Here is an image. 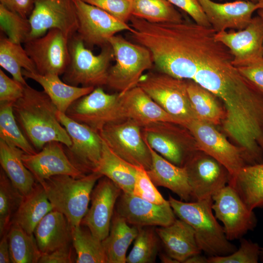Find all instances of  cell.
I'll use <instances>...</instances> for the list:
<instances>
[{
  "label": "cell",
  "mask_w": 263,
  "mask_h": 263,
  "mask_svg": "<svg viewBox=\"0 0 263 263\" xmlns=\"http://www.w3.org/2000/svg\"><path fill=\"white\" fill-rule=\"evenodd\" d=\"M13 110L21 131L37 151L52 141L71 145V138L57 117L58 111L44 91L25 85L23 95L13 104Z\"/></svg>",
  "instance_id": "obj_1"
},
{
  "label": "cell",
  "mask_w": 263,
  "mask_h": 263,
  "mask_svg": "<svg viewBox=\"0 0 263 263\" xmlns=\"http://www.w3.org/2000/svg\"><path fill=\"white\" fill-rule=\"evenodd\" d=\"M168 200L175 215L193 228L200 248L209 257L228 255L237 249L213 214L212 197L184 202L169 195Z\"/></svg>",
  "instance_id": "obj_2"
},
{
  "label": "cell",
  "mask_w": 263,
  "mask_h": 263,
  "mask_svg": "<svg viewBox=\"0 0 263 263\" xmlns=\"http://www.w3.org/2000/svg\"><path fill=\"white\" fill-rule=\"evenodd\" d=\"M94 172L81 178L57 175L39 183L53 209L63 214L71 227L80 225L88 209L95 183L102 177Z\"/></svg>",
  "instance_id": "obj_3"
},
{
  "label": "cell",
  "mask_w": 263,
  "mask_h": 263,
  "mask_svg": "<svg viewBox=\"0 0 263 263\" xmlns=\"http://www.w3.org/2000/svg\"><path fill=\"white\" fill-rule=\"evenodd\" d=\"M70 62L62 79L67 84L81 87H102L107 85L110 63L114 58L111 46L102 47L94 55L76 33L69 40Z\"/></svg>",
  "instance_id": "obj_4"
},
{
  "label": "cell",
  "mask_w": 263,
  "mask_h": 263,
  "mask_svg": "<svg viewBox=\"0 0 263 263\" xmlns=\"http://www.w3.org/2000/svg\"><path fill=\"white\" fill-rule=\"evenodd\" d=\"M115 59L110 67L107 86L123 94L136 86L146 71L151 68L153 58L145 46L128 41L121 35H114L109 39Z\"/></svg>",
  "instance_id": "obj_5"
},
{
  "label": "cell",
  "mask_w": 263,
  "mask_h": 263,
  "mask_svg": "<svg viewBox=\"0 0 263 263\" xmlns=\"http://www.w3.org/2000/svg\"><path fill=\"white\" fill-rule=\"evenodd\" d=\"M137 86L183 126L196 119L188 97L187 80L159 71L149 72L143 75Z\"/></svg>",
  "instance_id": "obj_6"
},
{
  "label": "cell",
  "mask_w": 263,
  "mask_h": 263,
  "mask_svg": "<svg viewBox=\"0 0 263 263\" xmlns=\"http://www.w3.org/2000/svg\"><path fill=\"white\" fill-rule=\"evenodd\" d=\"M143 139L162 157L183 167L197 149L196 141L185 127L169 122H157L141 128Z\"/></svg>",
  "instance_id": "obj_7"
},
{
  "label": "cell",
  "mask_w": 263,
  "mask_h": 263,
  "mask_svg": "<svg viewBox=\"0 0 263 263\" xmlns=\"http://www.w3.org/2000/svg\"><path fill=\"white\" fill-rule=\"evenodd\" d=\"M141 127L126 119L109 124L99 132L103 141L118 156L146 170L151 165L149 147L143 139Z\"/></svg>",
  "instance_id": "obj_8"
},
{
  "label": "cell",
  "mask_w": 263,
  "mask_h": 263,
  "mask_svg": "<svg viewBox=\"0 0 263 263\" xmlns=\"http://www.w3.org/2000/svg\"><path fill=\"white\" fill-rule=\"evenodd\" d=\"M65 113L98 133L106 125L125 119L119 93L108 94L101 87L94 88L90 93L75 100Z\"/></svg>",
  "instance_id": "obj_9"
},
{
  "label": "cell",
  "mask_w": 263,
  "mask_h": 263,
  "mask_svg": "<svg viewBox=\"0 0 263 263\" xmlns=\"http://www.w3.org/2000/svg\"><path fill=\"white\" fill-rule=\"evenodd\" d=\"M57 117L69 135L72 144L65 146L71 163L85 174L95 172L102 154L103 140L99 133L58 111Z\"/></svg>",
  "instance_id": "obj_10"
},
{
  "label": "cell",
  "mask_w": 263,
  "mask_h": 263,
  "mask_svg": "<svg viewBox=\"0 0 263 263\" xmlns=\"http://www.w3.org/2000/svg\"><path fill=\"white\" fill-rule=\"evenodd\" d=\"M184 126L193 136L198 150L205 152L222 164L228 171L230 178L247 165L242 149L231 143L215 126L195 119Z\"/></svg>",
  "instance_id": "obj_11"
},
{
  "label": "cell",
  "mask_w": 263,
  "mask_h": 263,
  "mask_svg": "<svg viewBox=\"0 0 263 263\" xmlns=\"http://www.w3.org/2000/svg\"><path fill=\"white\" fill-rule=\"evenodd\" d=\"M69 38L61 31L51 29L44 35L29 39L24 48L41 75H63L70 62Z\"/></svg>",
  "instance_id": "obj_12"
},
{
  "label": "cell",
  "mask_w": 263,
  "mask_h": 263,
  "mask_svg": "<svg viewBox=\"0 0 263 263\" xmlns=\"http://www.w3.org/2000/svg\"><path fill=\"white\" fill-rule=\"evenodd\" d=\"M212 208L216 219L224 225L226 238L229 241L240 239L256 227L257 220L235 188L227 184L212 196Z\"/></svg>",
  "instance_id": "obj_13"
},
{
  "label": "cell",
  "mask_w": 263,
  "mask_h": 263,
  "mask_svg": "<svg viewBox=\"0 0 263 263\" xmlns=\"http://www.w3.org/2000/svg\"><path fill=\"white\" fill-rule=\"evenodd\" d=\"M33 1L34 8L29 18L31 31L28 39L43 36L51 29L59 30L69 39L76 33L78 21L73 0Z\"/></svg>",
  "instance_id": "obj_14"
},
{
  "label": "cell",
  "mask_w": 263,
  "mask_h": 263,
  "mask_svg": "<svg viewBox=\"0 0 263 263\" xmlns=\"http://www.w3.org/2000/svg\"><path fill=\"white\" fill-rule=\"evenodd\" d=\"M78 28L76 32L85 45L90 47L109 44V39L116 33L132 31L127 23L121 21L103 10L82 0H73Z\"/></svg>",
  "instance_id": "obj_15"
},
{
  "label": "cell",
  "mask_w": 263,
  "mask_h": 263,
  "mask_svg": "<svg viewBox=\"0 0 263 263\" xmlns=\"http://www.w3.org/2000/svg\"><path fill=\"white\" fill-rule=\"evenodd\" d=\"M183 167L187 171L193 201L212 197L228 184L231 177L222 164L199 150L189 156Z\"/></svg>",
  "instance_id": "obj_16"
},
{
  "label": "cell",
  "mask_w": 263,
  "mask_h": 263,
  "mask_svg": "<svg viewBox=\"0 0 263 263\" xmlns=\"http://www.w3.org/2000/svg\"><path fill=\"white\" fill-rule=\"evenodd\" d=\"M122 192L110 179L101 177L93 189L91 206L80 225L87 227L100 240L105 239L109 233L114 208Z\"/></svg>",
  "instance_id": "obj_17"
},
{
  "label": "cell",
  "mask_w": 263,
  "mask_h": 263,
  "mask_svg": "<svg viewBox=\"0 0 263 263\" xmlns=\"http://www.w3.org/2000/svg\"><path fill=\"white\" fill-rule=\"evenodd\" d=\"M215 38L230 50L236 67L263 57V21L259 16L243 29L216 32Z\"/></svg>",
  "instance_id": "obj_18"
},
{
  "label": "cell",
  "mask_w": 263,
  "mask_h": 263,
  "mask_svg": "<svg viewBox=\"0 0 263 263\" xmlns=\"http://www.w3.org/2000/svg\"><path fill=\"white\" fill-rule=\"evenodd\" d=\"M115 206L117 214L129 224L137 227L165 226L176 219L169 201L155 204L122 191Z\"/></svg>",
  "instance_id": "obj_19"
},
{
  "label": "cell",
  "mask_w": 263,
  "mask_h": 263,
  "mask_svg": "<svg viewBox=\"0 0 263 263\" xmlns=\"http://www.w3.org/2000/svg\"><path fill=\"white\" fill-rule=\"evenodd\" d=\"M22 159L38 183L57 175L75 178L86 175L71 163L65 152L63 144L59 142H48L34 154L24 153Z\"/></svg>",
  "instance_id": "obj_20"
},
{
  "label": "cell",
  "mask_w": 263,
  "mask_h": 263,
  "mask_svg": "<svg viewBox=\"0 0 263 263\" xmlns=\"http://www.w3.org/2000/svg\"><path fill=\"white\" fill-rule=\"evenodd\" d=\"M198 0L211 26L216 32L227 29H244L251 21L253 13L263 8V3L260 1L237 0L221 3L211 0Z\"/></svg>",
  "instance_id": "obj_21"
},
{
  "label": "cell",
  "mask_w": 263,
  "mask_h": 263,
  "mask_svg": "<svg viewBox=\"0 0 263 263\" xmlns=\"http://www.w3.org/2000/svg\"><path fill=\"white\" fill-rule=\"evenodd\" d=\"M119 102L125 119H132L141 127L157 122L181 125L138 86L123 94H119Z\"/></svg>",
  "instance_id": "obj_22"
},
{
  "label": "cell",
  "mask_w": 263,
  "mask_h": 263,
  "mask_svg": "<svg viewBox=\"0 0 263 263\" xmlns=\"http://www.w3.org/2000/svg\"><path fill=\"white\" fill-rule=\"evenodd\" d=\"M167 254L177 263L201 254L193 228L185 221L176 219L170 225L155 228Z\"/></svg>",
  "instance_id": "obj_23"
},
{
  "label": "cell",
  "mask_w": 263,
  "mask_h": 263,
  "mask_svg": "<svg viewBox=\"0 0 263 263\" xmlns=\"http://www.w3.org/2000/svg\"><path fill=\"white\" fill-rule=\"evenodd\" d=\"M148 145L151 165L147 172L154 185L170 189L185 202L193 200L185 168L171 163Z\"/></svg>",
  "instance_id": "obj_24"
},
{
  "label": "cell",
  "mask_w": 263,
  "mask_h": 263,
  "mask_svg": "<svg viewBox=\"0 0 263 263\" xmlns=\"http://www.w3.org/2000/svg\"><path fill=\"white\" fill-rule=\"evenodd\" d=\"M33 234L42 254L51 252L72 242V228L67 218L54 209L40 220Z\"/></svg>",
  "instance_id": "obj_25"
},
{
  "label": "cell",
  "mask_w": 263,
  "mask_h": 263,
  "mask_svg": "<svg viewBox=\"0 0 263 263\" xmlns=\"http://www.w3.org/2000/svg\"><path fill=\"white\" fill-rule=\"evenodd\" d=\"M22 73L25 78L39 84L58 111L65 113L73 103L94 89L93 87H80L69 85L62 81L57 75H41L24 69L22 70Z\"/></svg>",
  "instance_id": "obj_26"
},
{
  "label": "cell",
  "mask_w": 263,
  "mask_h": 263,
  "mask_svg": "<svg viewBox=\"0 0 263 263\" xmlns=\"http://www.w3.org/2000/svg\"><path fill=\"white\" fill-rule=\"evenodd\" d=\"M25 153L20 149L0 139V164L13 185L23 196L29 194L37 182L22 161Z\"/></svg>",
  "instance_id": "obj_27"
},
{
  "label": "cell",
  "mask_w": 263,
  "mask_h": 263,
  "mask_svg": "<svg viewBox=\"0 0 263 263\" xmlns=\"http://www.w3.org/2000/svg\"><path fill=\"white\" fill-rule=\"evenodd\" d=\"M52 210L53 207L43 188L37 182L32 191L23 197L12 223L19 225L27 233L33 234L38 223Z\"/></svg>",
  "instance_id": "obj_28"
},
{
  "label": "cell",
  "mask_w": 263,
  "mask_h": 263,
  "mask_svg": "<svg viewBox=\"0 0 263 263\" xmlns=\"http://www.w3.org/2000/svg\"><path fill=\"white\" fill-rule=\"evenodd\" d=\"M228 184L250 210L263 207V163L245 165L230 178Z\"/></svg>",
  "instance_id": "obj_29"
},
{
  "label": "cell",
  "mask_w": 263,
  "mask_h": 263,
  "mask_svg": "<svg viewBox=\"0 0 263 263\" xmlns=\"http://www.w3.org/2000/svg\"><path fill=\"white\" fill-rule=\"evenodd\" d=\"M95 172L110 179L123 192L132 193L137 167L116 155L103 140L101 157Z\"/></svg>",
  "instance_id": "obj_30"
},
{
  "label": "cell",
  "mask_w": 263,
  "mask_h": 263,
  "mask_svg": "<svg viewBox=\"0 0 263 263\" xmlns=\"http://www.w3.org/2000/svg\"><path fill=\"white\" fill-rule=\"evenodd\" d=\"M128 224L114 211L109 233L102 240L107 263H126L127 250L138 232V227Z\"/></svg>",
  "instance_id": "obj_31"
},
{
  "label": "cell",
  "mask_w": 263,
  "mask_h": 263,
  "mask_svg": "<svg viewBox=\"0 0 263 263\" xmlns=\"http://www.w3.org/2000/svg\"><path fill=\"white\" fill-rule=\"evenodd\" d=\"M187 91L196 118L215 126L221 125L225 112L220 99L212 93L191 80H187Z\"/></svg>",
  "instance_id": "obj_32"
},
{
  "label": "cell",
  "mask_w": 263,
  "mask_h": 263,
  "mask_svg": "<svg viewBox=\"0 0 263 263\" xmlns=\"http://www.w3.org/2000/svg\"><path fill=\"white\" fill-rule=\"evenodd\" d=\"M0 65L12 75L13 79L23 85L27 83L22 75V69L38 73L34 63L21 44L3 36L0 39Z\"/></svg>",
  "instance_id": "obj_33"
},
{
  "label": "cell",
  "mask_w": 263,
  "mask_h": 263,
  "mask_svg": "<svg viewBox=\"0 0 263 263\" xmlns=\"http://www.w3.org/2000/svg\"><path fill=\"white\" fill-rule=\"evenodd\" d=\"M7 238L11 263H38L42 253L34 234H29L19 225L12 223Z\"/></svg>",
  "instance_id": "obj_34"
},
{
  "label": "cell",
  "mask_w": 263,
  "mask_h": 263,
  "mask_svg": "<svg viewBox=\"0 0 263 263\" xmlns=\"http://www.w3.org/2000/svg\"><path fill=\"white\" fill-rule=\"evenodd\" d=\"M73 246L77 263H107L102 241L81 225L71 227Z\"/></svg>",
  "instance_id": "obj_35"
},
{
  "label": "cell",
  "mask_w": 263,
  "mask_h": 263,
  "mask_svg": "<svg viewBox=\"0 0 263 263\" xmlns=\"http://www.w3.org/2000/svg\"><path fill=\"white\" fill-rule=\"evenodd\" d=\"M132 15L154 23L184 20L182 14L168 0H133Z\"/></svg>",
  "instance_id": "obj_36"
},
{
  "label": "cell",
  "mask_w": 263,
  "mask_h": 263,
  "mask_svg": "<svg viewBox=\"0 0 263 263\" xmlns=\"http://www.w3.org/2000/svg\"><path fill=\"white\" fill-rule=\"evenodd\" d=\"M0 139L20 149L26 154L37 152L19 128L12 103H0Z\"/></svg>",
  "instance_id": "obj_37"
},
{
  "label": "cell",
  "mask_w": 263,
  "mask_h": 263,
  "mask_svg": "<svg viewBox=\"0 0 263 263\" xmlns=\"http://www.w3.org/2000/svg\"><path fill=\"white\" fill-rule=\"evenodd\" d=\"M23 196L13 185L4 171L0 169V236L7 232L14 215Z\"/></svg>",
  "instance_id": "obj_38"
},
{
  "label": "cell",
  "mask_w": 263,
  "mask_h": 263,
  "mask_svg": "<svg viewBox=\"0 0 263 263\" xmlns=\"http://www.w3.org/2000/svg\"><path fill=\"white\" fill-rule=\"evenodd\" d=\"M133 247L127 256V263H152L155 262L160 239L153 226L138 227Z\"/></svg>",
  "instance_id": "obj_39"
},
{
  "label": "cell",
  "mask_w": 263,
  "mask_h": 263,
  "mask_svg": "<svg viewBox=\"0 0 263 263\" xmlns=\"http://www.w3.org/2000/svg\"><path fill=\"white\" fill-rule=\"evenodd\" d=\"M0 29L11 41L21 44L29 37L31 26L29 19L24 18L0 4Z\"/></svg>",
  "instance_id": "obj_40"
},
{
  "label": "cell",
  "mask_w": 263,
  "mask_h": 263,
  "mask_svg": "<svg viewBox=\"0 0 263 263\" xmlns=\"http://www.w3.org/2000/svg\"><path fill=\"white\" fill-rule=\"evenodd\" d=\"M260 254L261 247L257 243L241 238L238 249L228 255L209 257L208 263H257Z\"/></svg>",
  "instance_id": "obj_41"
},
{
  "label": "cell",
  "mask_w": 263,
  "mask_h": 263,
  "mask_svg": "<svg viewBox=\"0 0 263 263\" xmlns=\"http://www.w3.org/2000/svg\"><path fill=\"white\" fill-rule=\"evenodd\" d=\"M132 194L147 201L158 205L168 202L156 189L147 170L137 167V173Z\"/></svg>",
  "instance_id": "obj_42"
},
{
  "label": "cell",
  "mask_w": 263,
  "mask_h": 263,
  "mask_svg": "<svg viewBox=\"0 0 263 263\" xmlns=\"http://www.w3.org/2000/svg\"><path fill=\"white\" fill-rule=\"evenodd\" d=\"M82 0L103 10L125 23H127L132 16L133 0Z\"/></svg>",
  "instance_id": "obj_43"
},
{
  "label": "cell",
  "mask_w": 263,
  "mask_h": 263,
  "mask_svg": "<svg viewBox=\"0 0 263 263\" xmlns=\"http://www.w3.org/2000/svg\"><path fill=\"white\" fill-rule=\"evenodd\" d=\"M24 86L0 69V103L14 104L23 94Z\"/></svg>",
  "instance_id": "obj_44"
},
{
  "label": "cell",
  "mask_w": 263,
  "mask_h": 263,
  "mask_svg": "<svg viewBox=\"0 0 263 263\" xmlns=\"http://www.w3.org/2000/svg\"><path fill=\"white\" fill-rule=\"evenodd\" d=\"M188 14L198 24L211 26L198 0H168Z\"/></svg>",
  "instance_id": "obj_45"
},
{
  "label": "cell",
  "mask_w": 263,
  "mask_h": 263,
  "mask_svg": "<svg viewBox=\"0 0 263 263\" xmlns=\"http://www.w3.org/2000/svg\"><path fill=\"white\" fill-rule=\"evenodd\" d=\"M240 73L263 95V57L237 67Z\"/></svg>",
  "instance_id": "obj_46"
},
{
  "label": "cell",
  "mask_w": 263,
  "mask_h": 263,
  "mask_svg": "<svg viewBox=\"0 0 263 263\" xmlns=\"http://www.w3.org/2000/svg\"><path fill=\"white\" fill-rule=\"evenodd\" d=\"M71 244L59 248L51 252L42 254L39 263H74Z\"/></svg>",
  "instance_id": "obj_47"
},
{
  "label": "cell",
  "mask_w": 263,
  "mask_h": 263,
  "mask_svg": "<svg viewBox=\"0 0 263 263\" xmlns=\"http://www.w3.org/2000/svg\"><path fill=\"white\" fill-rule=\"evenodd\" d=\"M0 4L8 9L27 18L34 8L33 0H0Z\"/></svg>",
  "instance_id": "obj_48"
},
{
  "label": "cell",
  "mask_w": 263,
  "mask_h": 263,
  "mask_svg": "<svg viewBox=\"0 0 263 263\" xmlns=\"http://www.w3.org/2000/svg\"><path fill=\"white\" fill-rule=\"evenodd\" d=\"M7 232L0 237V263H11L7 238Z\"/></svg>",
  "instance_id": "obj_49"
},
{
  "label": "cell",
  "mask_w": 263,
  "mask_h": 263,
  "mask_svg": "<svg viewBox=\"0 0 263 263\" xmlns=\"http://www.w3.org/2000/svg\"><path fill=\"white\" fill-rule=\"evenodd\" d=\"M208 258L201 255V254L193 255L188 258L185 263H208Z\"/></svg>",
  "instance_id": "obj_50"
},
{
  "label": "cell",
  "mask_w": 263,
  "mask_h": 263,
  "mask_svg": "<svg viewBox=\"0 0 263 263\" xmlns=\"http://www.w3.org/2000/svg\"><path fill=\"white\" fill-rule=\"evenodd\" d=\"M160 258L163 263H177L175 260L171 258L166 253L165 254H162Z\"/></svg>",
  "instance_id": "obj_51"
},
{
  "label": "cell",
  "mask_w": 263,
  "mask_h": 263,
  "mask_svg": "<svg viewBox=\"0 0 263 263\" xmlns=\"http://www.w3.org/2000/svg\"><path fill=\"white\" fill-rule=\"evenodd\" d=\"M258 16L261 18V19L263 21V8H260L258 10Z\"/></svg>",
  "instance_id": "obj_52"
},
{
  "label": "cell",
  "mask_w": 263,
  "mask_h": 263,
  "mask_svg": "<svg viewBox=\"0 0 263 263\" xmlns=\"http://www.w3.org/2000/svg\"><path fill=\"white\" fill-rule=\"evenodd\" d=\"M260 259L263 261V247L261 248Z\"/></svg>",
  "instance_id": "obj_53"
},
{
  "label": "cell",
  "mask_w": 263,
  "mask_h": 263,
  "mask_svg": "<svg viewBox=\"0 0 263 263\" xmlns=\"http://www.w3.org/2000/svg\"><path fill=\"white\" fill-rule=\"evenodd\" d=\"M244 0L250 1L254 2H258L259 1V0Z\"/></svg>",
  "instance_id": "obj_54"
},
{
  "label": "cell",
  "mask_w": 263,
  "mask_h": 263,
  "mask_svg": "<svg viewBox=\"0 0 263 263\" xmlns=\"http://www.w3.org/2000/svg\"><path fill=\"white\" fill-rule=\"evenodd\" d=\"M259 1L263 3V0H259Z\"/></svg>",
  "instance_id": "obj_55"
}]
</instances>
